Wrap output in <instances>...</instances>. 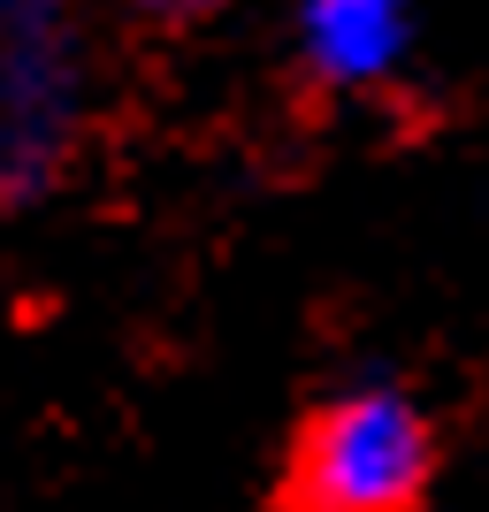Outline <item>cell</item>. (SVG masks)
Instances as JSON below:
<instances>
[{
	"label": "cell",
	"instance_id": "1",
	"mask_svg": "<svg viewBox=\"0 0 489 512\" xmlns=\"http://www.w3.org/2000/svg\"><path fill=\"white\" fill-rule=\"evenodd\" d=\"M436 482V428L390 383L321 398L283 459V505L298 512H405Z\"/></svg>",
	"mask_w": 489,
	"mask_h": 512
},
{
	"label": "cell",
	"instance_id": "2",
	"mask_svg": "<svg viewBox=\"0 0 489 512\" xmlns=\"http://www.w3.org/2000/svg\"><path fill=\"white\" fill-rule=\"evenodd\" d=\"M92 115L77 0H0V184L8 207L54 192Z\"/></svg>",
	"mask_w": 489,
	"mask_h": 512
},
{
	"label": "cell",
	"instance_id": "3",
	"mask_svg": "<svg viewBox=\"0 0 489 512\" xmlns=\"http://www.w3.org/2000/svg\"><path fill=\"white\" fill-rule=\"evenodd\" d=\"M298 62L329 92H367L413 54V0H298Z\"/></svg>",
	"mask_w": 489,
	"mask_h": 512
},
{
	"label": "cell",
	"instance_id": "4",
	"mask_svg": "<svg viewBox=\"0 0 489 512\" xmlns=\"http://www.w3.org/2000/svg\"><path fill=\"white\" fill-rule=\"evenodd\" d=\"M153 16H207V8H230V0H138Z\"/></svg>",
	"mask_w": 489,
	"mask_h": 512
}]
</instances>
